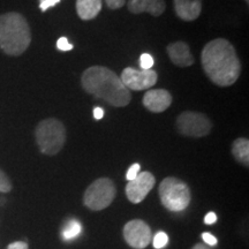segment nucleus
Wrapping results in <instances>:
<instances>
[{
    "mask_svg": "<svg viewBox=\"0 0 249 249\" xmlns=\"http://www.w3.org/2000/svg\"><path fill=\"white\" fill-rule=\"evenodd\" d=\"M203 71L211 82L219 87L234 85L241 74V62L231 43L225 38H216L207 43L202 50Z\"/></svg>",
    "mask_w": 249,
    "mask_h": 249,
    "instance_id": "f257e3e1",
    "label": "nucleus"
},
{
    "mask_svg": "<svg viewBox=\"0 0 249 249\" xmlns=\"http://www.w3.org/2000/svg\"><path fill=\"white\" fill-rule=\"evenodd\" d=\"M81 85L93 97L103 99L114 107H123L132 101L130 91L121 82L120 77L104 66L87 68L81 76Z\"/></svg>",
    "mask_w": 249,
    "mask_h": 249,
    "instance_id": "f03ea898",
    "label": "nucleus"
},
{
    "mask_svg": "<svg viewBox=\"0 0 249 249\" xmlns=\"http://www.w3.org/2000/svg\"><path fill=\"white\" fill-rule=\"evenodd\" d=\"M30 43V27L23 15L15 12L0 15V49L4 53L18 57L27 51Z\"/></svg>",
    "mask_w": 249,
    "mask_h": 249,
    "instance_id": "7ed1b4c3",
    "label": "nucleus"
},
{
    "mask_svg": "<svg viewBox=\"0 0 249 249\" xmlns=\"http://www.w3.org/2000/svg\"><path fill=\"white\" fill-rule=\"evenodd\" d=\"M35 138L42 154L54 156L61 151L66 143V128L60 120L55 118H48L36 126Z\"/></svg>",
    "mask_w": 249,
    "mask_h": 249,
    "instance_id": "20e7f679",
    "label": "nucleus"
},
{
    "mask_svg": "<svg viewBox=\"0 0 249 249\" xmlns=\"http://www.w3.org/2000/svg\"><path fill=\"white\" fill-rule=\"evenodd\" d=\"M158 194H160L161 204L167 210L173 211V213H180L185 210L192 200L191 189L188 185L174 177L165 178L160 182Z\"/></svg>",
    "mask_w": 249,
    "mask_h": 249,
    "instance_id": "39448f33",
    "label": "nucleus"
},
{
    "mask_svg": "<svg viewBox=\"0 0 249 249\" xmlns=\"http://www.w3.org/2000/svg\"><path fill=\"white\" fill-rule=\"evenodd\" d=\"M116 194V186L111 179L99 178L86 189L83 203L90 210L101 211L113 202Z\"/></svg>",
    "mask_w": 249,
    "mask_h": 249,
    "instance_id": "423d86ee",
    "label": "nucleus"
},
{
    "mask_svg": "<svg viewBox=\"0 0 249 249\" xmlns=\"http://www.w3.org/2000/svg\"><path fill=\"white\" fill-rule=\"evenodd\" d=\"M213 123L204 113L185 111L177 118V129L188 138H203L211 132Z\"/></svg>",
    "mask_w": 249,
    "mask_h": 249,
    "instance_id": "0eeeda50",
    "label": "nucleus"
},
{
    "mask_svg": "<svg viewBox=\"0 0 249 249\" xmlns=\"http://www.w3.org/2000/svg\"><path fill=\"white\" fill-rule=\"evenodd\" d=\"M121 82L128 90H141L150 89L157 83L158 74L152 70H135L133 67L124 68L120 76Z\"/></svg>",
    "mask_w": 249,
    "mask_h": 249,
    "instance_id": "6e6552de",
    "label": "nucleus"
},
{
    "mask_svg": "<svg viewBox=\"0 0 249 249\" xmlns=\"http://www.w3.org/2000/svg\"><path fill=\"white\" fill-rule=\"evenodd\" d=\"M124 238L134 249L147 248L152 239L151 230L148 224L141 219L129 220L124 227Z\"/></svg>",
    "mask_w": 249,
    "mask_h": 249,
    "instance_id": "1a4fd4ad",
    "label": "nucleus"
},
{
    "mask_svg": "<svg viewBox=\"0 0 249 249\" xmlns=\"http://www.w3.org/2000/svg\"><path fill=\"white\" fill-rule=\"evenodd\" d=\"M156 179L154 174L144 171L138 174L135 179L128 181L126 186L127 198L134 204H138L147 197V195L154 188Z\"/></svg>",
    "mask_w": 249,
    "mask_h": 249,
    "instance_id": "9d476101",
    "label": "nucleus"
},
{
    "mask_svg": "<svg viewBox=\"0 0 249 249\" xmlns=\"http://www.w3.org/2000/svg\"><path fill=\"white\" fill-rule=\"evenodd\" d=\"M142 103L150 112L161 113L172 104V95L165 89H151L144 93Z\"/></svg>",
    "mask_w": 249,
    "mask_h": 249,
    "instance_id": "9b49d317",
    "label": "nucleus"
},
{
    "mask_svg": "<svg viewBox=\"0 0 249 249\" xmlns=\"http://www.w3.org/2000/svg\"><path fill=\"white\" fill-rule=\"evenodd\" d=\"M167 54H169L170 60L173 62L176 66L178 67H189L194 65L195 59L193 57L191 49L187 43L181 42H174L167 45L166 48Z\"/></svg>",
    "mask_w": 249,
    "mask_h": 249,
    "instance_id": "f8f14e48",
    "label": "nucleus"
},
{
    "mask_svg": "<svg viewBox=\"0 0 249 249\" xmlns=\"http://www.w3.org/2000/svg\"><path fill=\"white\" fill-rule=\"evenodd\" d=\"M127 7L133 14L147 12L152 17H160L166 9V2L164 0H128Z\"/></svg>",
    "mask_w": 249,
    "mask_h": 249,
    "instance_id": "ddd939ff",
    "label": "nucleus"
},
{
    "mask_svg": "<svg viewBox=\"0 0 249 249\" xmlns=\"http://www.w3.org/2000/svg\"><path fill=\"white\" fill-rule=\"evenodd\" d=\"M177 17L183 21H194L201 15L202 0H173Z\"/></svg>",
    "mask_w": 249,
    "mask_h": 249,
    "instance_id": "4468645a",
    "label": "nucleus"
},
{
    "mask_svg": "<svg viewBox=\"0 0 249 249\" xmlns=\"http://www.w3.org/2000/svg\"><path fill=\"white\" fill-rule=\"evenodd\" d=\"M101 11L102 0H76V12L81 20H92Z\"/></svg>",
    "mask_w": 249,
    "mask_h": 249,
    "instance_id": "2eb2a0df",
    "label": "nucleus"
},
{
    "mask_svg": "<svg viewBox=\"0 0 249 249\" xmlns=\"http://www.w3.org/2000/svg\"><path fill=\"white\" fill-rule=\"evenodd\" d=\"M232 155L239 163L249 166V141L248 139L239 138L232 144Z\"/></svg>",
    "mask_w": 249,
    "mask_h": 249,
    "instance_id": "dca6fc26",
    "label": "nucleus"
},
{
    "mask_svg": "<svg viewBox=\"0 0 249 249\" xmlns=\"http://www.w3.org/2000/svg\"><path fill=\"white\" fill-rule=\"evenodd\" d=\"M81 231H82V226H81L79 220L71 219L70 222L67 223V225L65 226L64 231L61 233V236L64 240H71V239L80 235Z\"/></svg>",
    "mask_w": 249,
    "mask_h": 249,
    "instance_id": "f3484780",
    "label": "nucleus"
},
{
    "mask_svg": "<svg viewBox=\"0 0 249 249\" xmlns=\"http://www.w3.org/2000/svg\"><path fill=\"white\" fill-rule=\"evenodd\" d=\"M12 182L4 171L0 169V193H9L12 191Z\"/></svg>",
    "mask_w": 249,
    "mask_h": 249,
    "instance_id": "a211bd4d",
    "label": "nucleus"
},
{
    "mask_svg": "<svg viewBox=\"0 0 249 249\" xmlns=\"http://www.w3.org/2000/svg\"><path fill=\"white\" fill-rule=\"evenodd\" d=\"M167 242H169V236H167L166 233L158 232L157 234L155 235L154 242H152V244H154V247L156 249H161L167 245Z\"/></svg>",
    "mask_w": 249,
    "mask_h": 249,
    "instance_id": "6ab92c4d",
    "label": "nucleus"
},
{
    "mask_svg": "<svg viewBox=\"0 0 249 249\" xmlns=\"http://www.w3.org/2000/svg\"><path fill=\"white\" fill-rule=\"evenodd\" d=\"M154 64V58H152V55L149 53H143L141 57H140V66H141L142 70H151Z\"/></svg>",
    "mask_w": 249,
    "mask_h": 249,
    "instance_id": "aec40b11",
    "label": "nucleus"
},
{
    "mask_svg": "<svg viewBox=\"0 0 249 249\" xmlns=\"http://www.w3.org/2000/svg\"><path fill=\"white\" fill-rule=\"evenodd\" d=\"M57 49L60 50V51H71V50H73V45L71 44L70 40H68L66 37H60L57 40Z\"/></svg>",
    "mask_w": 249,
    "mask_h": 249,
    "instance_id": "412c9836",
    "label": "nucleus"
},
{
    "mask_svg": "<svg viewBox=\"0 0 249 249\" xmlns=\"http://www.w3.org/2000/svg\"><path fill=\"white\" fill-rule=\"evenodd\" d=\"M140 169H141V166H140V164L135 163L133 164L132 166L129 167L128 171H127V174H126V179L128 180V181H132L138 177V174L140 173Z\"/></svg>",
    "mask_w": 249,
    "mask_h": 249,
    "instance_id": "4be33fe9",
    "label": "nucleus"
},
{
    "mask_svg": "<svg viewBox=\"0 0 249 249\" xmlns=\"http://www.w3.org/2000/svg\"><path fill=\"white\" fill-rule=\"evenodd\" d=\"M61 0H39V8L42 12H46L49 8L54 7Z\"/></svg>",
    "mask_w": 249,
    "mask_h": 249,
    "instance_id": "5701e85b",
    "label": "nucleus"
},
{
    "mask_svg": "<svg viewBox=\"0 0 249 249\" xmlns=\"http://www.w3.org/2000/svg\"><path fill=\"white\" fill-rule=\"evenodd\" d=\"M202 239H203V241L207 244V246H216L218 244V240L216 236H213V234H210V233L205 232V233H202Z\"/></svg>",
    "mask_w": 249,
    "mask_h": 249,
    "instance_id": "b1692460",
    "label": "nucleus"
},
{
    "mask_svg": "<svg viewBox=\"0 0 249 249\" xmlns=\"http://www.w3.org/2000/svg\"><path fill=\"white\" fill-rule=\"evenodd\" d=\"M105 2H107L108 8L119 9L124 5L126 0H105Z\"/></svg>",
    "mask_w": 249,
    "mask_h": 249,
    "instance_id": "393cba45",
    "label": "nucleus"
},
{
    "mask_svg": "<svg viewBox=\"0 0 249 249\" xmlns=\"http://www.w3.org/2000/svg\"><path fill=\"white\" fill-rule=\"evenodd\" d=\"M216 222H217V214L214 213H209L204 217V223L207 224V225H213V224H214Z\"/></svg>",
    "mask_w": 249,
    "mask_h": 249,
    "instance_id": "a878e982",
    "label": "nucleus"
},
{
    "mask_svg": "<svg viewBox=\"0 0 249 249\" xmlns=\"http://www.w3.org/2000/svg\"><path fill=\"white\" fill-rule=\"evenodd\" d=\"M7 249H28V245L23 241H17L9 245Z\"/></svg>",
    "mask_w": 249,
    "mask_h": 249,
    "instance_id": "bb28decb",
    "label": "nucleus"
},
{
    "mask_svg": "<svg viewBox=\"0 0 249 249\" xmlns=\"http://www.w3.org/2000/svg\"><path fill=\"white\" fill-rule=\"evenodd\" d=\"M103 117H104V110H103L102 107H96L93 108V118H95L96 120H101Z\"/></svg>",
    "mask_w": 249,
    "mask_h": 249,
    "instance_id": "cd10ccee",
    "label": "nucleus"
},
{
    "mask_svg": "<svg viewBox=\"0 0 249 249\" xmlns=\"http://www.w3.org/2000/svg\"><path fill=\"white\" fill-rule=\"evenodd\" d=\"M192 249H211V248H209V246H207V245L197 244V245H195Z\"/></svg>",
    "mask_w": 249,
    "mask_h": 249,
    "instance_id": "c85d7f7f",
    "label": "nucleus"
},
{
    "mask_svg": "<svg viewBox=\"0 0 249 249\" xmlns=\"http://www.w3.org/2000/svg\"><path fill=\"white\" fill-rule=\"evenodd\" d=\"M245 1H246V2H247V4H248V2H249V0H245Z\"/></svg>",
    "mask_w": 249,
    "mask_h": 249,
    "instance_id": "c756f323",
    "label": "nucleus"
}]
</instances>
